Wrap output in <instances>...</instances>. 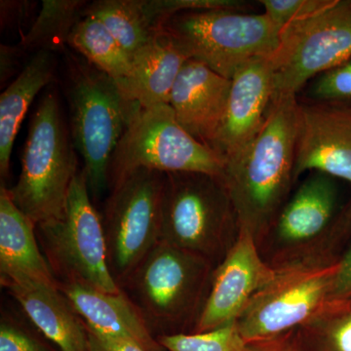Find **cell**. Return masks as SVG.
Instances as JSON below:
<instances>
[{"mask_svg":"<svg viewBox=\"0 0 351 351\" xmlns=\"http://www.w3.org/2000/svg\"><path fill=\"white\" fill-rule=\"evenodd\" d=\"M298 126L295 97L274 99L258 135L225 164L221 179L239 230L251 233L257 244L274 226L294 181Z\"/></svg>","mask_w":351,"mask_h":351,"instance_id":"6da1fadb","label":"cell"},{"mask_svg":"<svg viewBox=\"0 0 351 351\" xmlns=\"http://www.w3.org/2000/svg\"><path fill=\"white\" fill-rule=\"evenodd\" d=\"M69 66V132L84 162L90 195L98 200L110 189L113 152L142 107L84 59L71 60Z\"/></svg>","mask_w":351,"mask_h":351,"instance_id":"7a4b0ae2","label":"cell"},{"mask_svg":"<svg viewBox=\"0 0 351 351\" xmlns=\"http://www.w3.org/2000/svg\"><path fill=\"white\" fill-rule=\"evenodd\" d=\"M56 94L48 92L32 114L11 199L36 226L63 216L77 158Z\"/></svg>","mask_w":351,"mask_h":351,"instance_id":"3957f363","label":"cell"},{"mask_svg":"<svg viewBox=\"0 0 351 351\" xmlns=\"http://www.w3.org/2000/svg\"><path fill=\"white\" fill-rule=\"evenodd\" d=\"M239 221L223 180L203 173H165L160 241L221 263L237 241Z\"/></svg>","mask_w":351,"mask_h":351,"instance_id":"277c9868","label":"cell"},{"mask_svg":"<svg viewBox=\"0 0 351 351\" xmlns=\"http://www.w3.org/2000/svg\"><path fill=\"white\" fill-rule=\"evenodd\" d=\"M213 267L206 258L160 241L120 289L149 329L174 331L195 325L209 294Z\"/></svg>","mask_w":351,"mask_h":351,"instance_id":"5b68a950","label":"cell"},{"mask_svg":"<svg viewBox=\"0 0 351 351\" xmlns=\"http://www.w3.org/2000/svg\"><path fill=\"white\" fill-rule=\"evenodd\" d=\"M163 29L177 39L189 59L228 80L249 62L274 56L281 32L265 13L250 15L233 9L184 11L171 17Z\"/></svg>","mask_w":351,"mask_h":351,"instance_id":"8992f818","label":"cell"},{"mask_svg":"<svg viewBox=\"0 0 351 351\" xmlns=\"http://www.w3.org/2000/svg\"><path fill=\"white\" fill-rule=\"evenodd\" d=\"M46 260L59 283H82L119 293L108 263L101 217L95 209L84 170L77 173L63 216L36 226Z\"/></svg>","mask_w":351,"mask_h":351,"instance_id":"52a82bcc","label":"cell"},{"mask_svg":"<svg viewBox=\"0 0 351 351\" xmlns=\"http://www.w3.org/2000/svg\"><path fill=\"white\" fill-rule=\"evenodd\" d=\"M143 168L221 178L225 161L180 125L169 104H160L141 108L120 138L110 161V189Z\"/></svg>","mask_w":351,"mask_h":351,"instance_id":"ba28073f","label":"cell"},{"mask_svg":"<svg viewBox=\"0 0 351 351\" xmlns=\"http://www.w3.org/2000/svg\"><path fill=\"white\" fill-rule=\"evenodd\" d=\"M165 173L138 169L110 189L103 221L108 263L119 288L160 242Z\"/></svg>","mask_w":351,"mask_h":351,"instance_id":"9c48e42d","label":"cell"},{"mask_svg":"<svg viewBox=\"0 0 351 351\" xmlns=\"http://www.w3.org/2000/svg\"><path fill=\"white\" fill-rule=\"evenodd\" d=\"M338 262L293 263L276 269L237 320L246 343L285 336L307 324L329 302Z\"/></svg>","mask_w":351,"mask_h":351,"instance_id":"30bf717a","label":"cell"},{"mask_svg":"<svg viewBox=\"0 0 351 351\" xmlns=\"http://www.w3.org/2000/svg\"><path fill=\"white\" fill-rule=\"evenodd\" d=\"M351 58V1L334 0L320 12L286 25L270 58L274 99L295 97L307 80Z\"/></svg>","mask_w":351,"mask_h":351,"instance_id":"8fae6325","label":"cell"},{"mask_svg":"<svg viewBox=\"0 0 351 351\" xmlns=\"http://www.w3.org/2000/svg\"><path fill=\"white\" fill-rule=\"evenodd\" d=\"M276 274L261 257L257 242L246 230L214 270L206 302L193 332H205L237 322L254 295Z\"/></svg>","mask_w":351,"mask_h":351,"instance_id":"7c38bea8","label":"cell"},{"mask_svg":"<svg viewBox=\"0 0 351 351\" xmlns=\"http://www.w3.org/2000/svg\"><path fill=\"white\" fill-rule=\"evenodd\" d=\"M272 98L274 73L269 59L249 62L233 75L225 117L209 145L225 164L258 135Z\"/></svg>","mask_w":351,"mask_h":351,"instance_id":"4fadbf2b","label":"cell"},{"mask_svg":"<svg viewBox=\"0 0 351 351\" xmlns=\"http://www.w3.org/2000/svg\"><path fill=\"white\" fill-rule=\"evenodd\" d=\"M311 170L351 184V108L299 105L294 178Z\"/></svg>","mask_w":351,"mask_h":351,"instance_id":"5bb4252c","label":"cell"},{"mask_svg":"<svg viewBox=\"0 0 351 351\" xmlns=\"http://www.w3.org/2000/svg\"><path fill=\"white\" fill-rule=\"evenodd\" d=\"M232 80L189 59L182 66L169 105L176 119L191 137L209 147L225 117Z\"/></svg>","mask_w":351,"mask_h":351,"instance_id":"9a60e30c","label":"cell"},{"mask_svg":"<svg viewBox=\"0 0 351 351\" xmlns=\"http://www.w3.org/2000/svg\"><path fill=\"white\" fill-rule=\"evenodd\" d=\"M59 288L91 331L125 339L145 351H166L123 291L106 293L82 283H59Z\"/></svg>","mask_w":351,"mask_h":351,"instance_id":"2e32d148","label":"cell"},{"mask_svg":"<svg viewBox=\"0 0 351 351\" xmlns=\"http://www.w3.org/2000/svg\"><path fill=\"white\" fill-rule=\"evenodd\" d=\"M27 317L61 351H87L84 322L59 286L27 278L1 279Z\"/></svg>","mask_w":351,"mask_h":351,"instance_id":"e0dca14e","label":"cell"},{"mask_svg":"<svg viewBox=\"0 0 351 351\" xmlns=\"http://www.w3.org/2000/svg\"><path fill=\"white\" fill-rule=\"evenodd\" d=\"M188 60L177 39L163 29L132 56L128 75L117 82L142 108L169 104L176 80Z\"/></svg>","mask_w":351,"mask_h":351,"instance_id":"ac0fdd59","label":"cell"},{"mask_svg":"<svg viewBox=\"0 0 351 351\" xmlns=\"http://www.w3.org/2000/svg\"><path fill=\"white\" fill-rule=\"evenodd\" d=\"M337 193L330 176L318 173L308 178L274 223L277 246L292 249L319 239L331 223Z\"/></svg>","mask_w":351,"mask_h":351,"instance_id":"d6986e66","label":"cell"},{"mask_svg":"<svg viewBox=\"0 0 351 351\" xmlns=\"http://www.w3.org/2000/svg\"><path fill=\"white\" fill-rule=\"evenodd\" d=\"M36 226L16 206L8 189L0 188L1 279L27 278L59 286L36 241Z\"/></svg>","mask_w":351,"mask_h":351,"instance_id":"ffe728a7","label":"cell"},{"mask_svg":"<svg viewBox=\"0 0 351 351\" xmlns=\"http://www.w3.org/2000/svg\"><path fill=\"white\" fill-rule=\"evenodd\" d=\"M56 69L54 55L38 51L0 96V176L9 177L11 154L25 113L39 92L52 82Z\"/></svg>","mask_w":351,"mask_h":351,"instance_id":"44dd1931","label":"cell"},{"mask_svg":"<svg viewBox=\"0 0 351 351\" xmlns=\"http://www.w3.org/2000/svg\"><path fill=\"white\" fill-rule=\"evenodd\" d=\"M84 16L101 20L131 58L169 20L163 0H97Z\"/></svg>","mask_w":351,"mask_h":351,"instance_id":"7402d4cb","label":"cell"},{"mask_svg":"<svg viewBox=\"0 0 351 351\" xmlns=\"http://www.w3.org/2000/svg\"><path fill=\"white\" fill-rule=\"evenodd\" d=\"M68 45L85 61L119 82L128 75L131 57L101 20L84 16L69 36Z\"/></svg>","mask_w":351,"mask_h":351,"instance_id":"603a6c76","label":"cell"},{"mask_svg":"<svg viewBox=\"0 0 351 351\" xmlns=\"http://www.w3.org/2000/svg\"><path fill=\"white\" fill-rule=\"evenodd\" d=\"M89 2L43 0L38 16L18 46L23 51H56L68 44L73 27L84 17Z\"/></svg>","mask_w":351,"mask_h":351,"instance_id":"cb8c5ba5","label":"cell"},{"mask_svg":"<svg viewBox=\"0 0 351 351\" xmlns=\"http://www.w3.org/2000/svg\"><path fill=\"white\" fill-rule=\"evenodd\" d=\"M157 341L168 351H247L248 346L235 322L209 332L161 335Z\"/></svg>","mask_w":351,"mask_h":351,"instance_id":"d4e9b609","label":"cell"},{"mask_svg":"<svg viewBox=\"0 0 351 351\" xmlns=\"http://www.w3.org/2000/svg\"><path fill=\"white\" fill-rule=\"evenodd\" d=\"M332 319L313 323L311 338L298 339L306 351H351V307L332 314Z\"/></svg>","mask_w":351,"mask_h":351,"instance_id":"484cf974","label":"cell"},{"mask_svg":"<svg viewBox=\"0 0 351 351\" xmlns=\"http://www.w3.org/2000/svg\"><path fill=\"white\" fill-rule=\"evenodd\" d=\"M334 0H262L270 20L282 31L286 25L324 10Z\"/></svg>","mask_w":351,"mask_h":351,"instance_id":"4316f807","label":"cell"},{"mask_svg":"<svg viewBox=\"0 0 351 351\" xmlns=\"http://www.w3.org/2000/svg\"><path fill=\"white\" fill-rule=\"evenodd\" d=\"M313 94L318 100H350L351 60L323 73L313 85Z\"/></svg>","mask_w":351,"mask_h":351,"instance_id":"83f0119b","label":"cell"},{"mask_svg":"<svg viewBox=\"0 0 351 351\" xmlns=\"http://www.w3.org/2000/svg\"><path fill=\"white\" fill-rule=\"evenodd\" d=\"M0 325V351H46L40 343L12 322L2 318Z\"/></svg>","mask_w":351,"mask_h":351,"instance_id":"f1b7e54d","label":"cell"},{"mask_svg":"<svg viewBox=\"0 0 351 351\" xmlns=\"http://www.w3.org/2000/svg\"><path fill=\"white\" fill-rule=\"evenodd\" d=\"M351 298V247L338 262V269L332 280L329 302H343Z\"/></svg>","mask_w":351,"mask_h":351,"instance_id":"f546056e","label":"cell"},{"mask_svg":"<svg viewBox=\"0 0 351 351\" xmlns=\"http://www.w3.org/2000/svg\"><path fill=\"white\" fill-rule=\"evenodd\" d=\"M87 329V351H145L125 339L110 338Z\"/></svg>","mask_w":351,"mask_h":351,"instance_id":"4dcf8cb0","label":"cell"},{"mask_svg":"<svg viewBox=\"0 0 351 351\" xmlns=\"http://www.w3.org/2000/svg\"><path fill=\"white\" fill-rule=\"evenodd\" d=\"M247 351H306L300 341L288 336L248 343Z\"/></svg>","mask_w":351,"mask_h":351,"instance_id":"1f68e13d","label":"cell"},{"mask_svg":"<svg viewBox=\"0 0 351 351\" xmlns=\"http://www.w3.org/2000/svg\"><path fill=\"white\" fill-rule=\"evenodd\" d=\"M1 5L14 12H1L2 27L8 24H22L25 18H29L32 11V4L27 1H1Z\"/></svg>","mask_w":351,"mask_h":351,"instance_id":"d6a6232c","label":"cell"},{"mask_svg":"<svg viewBox=\"0 0 351 351\" xmlns=\"http://www.w3.org/2000/svg\"><path fill=\"white\" fill-rule=\"evenodd\" d=\"M24 52L19 46H8V45H1V71H0V76H1V83L6 82L14 71H15L16 68H17L18 64V59L21 58V53Z\"/></svg>","mask_w":351,"mask_h":351,"instance_id":"836d02e7","label":"cell"},{"mask_svg":"<svg viewBox=\"0 0 351 351\" xmlns=\"http://www.w3.org/2000/svg\"><path fill=\"white\" fill-rule=\"evenodd\" d=\"M348 218H350L351 219V206L350 208V211H348Z\"/></svg>","mask_w":351,"mask_h":351,"instance_id":"e575fe53","label":"cell"}]
</instances>
